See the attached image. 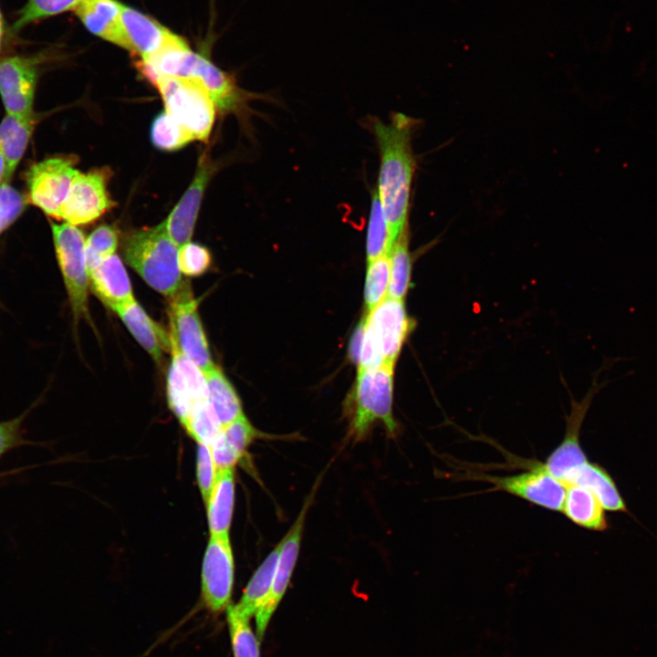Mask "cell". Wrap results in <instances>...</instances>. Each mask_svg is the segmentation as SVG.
<instances>
[{"instance_id": "obj_1", "label": "cell", "mask_w": 657, "mask_h": 657, "mask_svg": "<svg viewBox=\"0 0 657 657\" xmlns=\"http://www.w3.org/2000/svg\"><path fill=\"white\" fill-rule=\"evenodd\" d=\"M370 126L380 153L377 193L389 231V254L409 225V207L415 158L412 138L416 120L394 112L388 123L370 118Z\"/></svg>"}, {"instance_id": "obj_2", "label": "cell", "mask_w": 657, "mask_h": 657, "mask_svg": "<svg viewBox=\"0 0 657 657\" xmlns=\"http://www.w3.org/2000/svg\"><path fill=\"white\" fill-rule=\"evenodd\" d=\"M179 247L164 223L129 234L123 244L124 258L155 291L172 298L183 283L178 264Z\"/></svg>"}, {"instance_id": "obj_3", "label": "cell", "mask_w": 657, "mask_h": 657, "mask_svg": "<svg viewBox=\"0 0 657 657\" xmlns=\"http://www.w3.org/2000/svg\"><path fill=\"white\" fill-rule=\"evenodd\" d=\"M393 365L384 363L374 370H358L357 379L345 402L348 434L357 443L367 437L381 422L390 436L398 432L393 412Z\"/></svg>"}, {"instance_id": "obj_4", "label": "cell", "mask_w": 657, "mask_h": 657, "mask_svg": "<svg viewBox=\"0 0 657 657\" xmlns=\"http://www.w3.org/2000/svg\"><path fill=\"white\" fill-rule=\"evenodd\" d=\"M159 89L166 112L194 138L207 141L215 119V105L197 82L182 78L161 77Z\"/></svg>"}, {"instance_id": "obj_5", "label": "cell", "mask_w": 657, "mask_h": 657, "mask_svg": "<svg viewBox=\"0 0 657 657\" xmlns=\"http://www.w3.org/2000/svg\"><path fill=\"white\" fill-rule=\"evenodd\" d=\"M53 243L74 323L89 318L88 287L89 276L86 259L85 237L76 225L51 223Z\"/></svg>"}, {"instance_id": "obj_6", "label": "cell", "mask_w": 657, "mask_h": 657, "mask_svg": "<svg viewBox=\"0 0 657 657\" xmlns=\"http://www.w3.org/2000/svg\"><path fill=\"white\" fill-rule=\"evenodd\" d=\"M176 78L199 83L209 94L215 107L223 113L243 114L251 99H264L240 89L230 74L223 71L203 56L187 49L180 61Z\"/></svg>"}, {"instance_id": "obj_7", "label": "cell", "mask_w": 657, "mask_h": 657, "mask_svg": "<svg viewBox=\"0 0 657 657\" xmlns=\"http://www.w3.org/2000/svg\"><path fill=\"white\" fill-rule=\"evenodd\" d=\"M110 176L109 168H96L86 173L77 170L59 220L77 226L90 224L110 210L115 205L108 192Z\"/></svg>"}, {"instance_id": "obj_8", "label": "cell", "mask_w": 657, "mask_h": 657, "mask_svg": "<svg viewBox=\"0 0 657 657\" xmlns=\"http://www.w3.org/2000/svg\"><path fill=\"white\" fill-rule=\"evenodd\" d=\"M72 157H53L30 166L26 173L28 201L48 216L59 220L77 172Z\"/></svg>"}, {"instance_id": "obj_9", "label": "cell", "mask_w": 657, "mask_h": 657, "mask_svg": "<svg viewBox=\"0 0 657 657\" xmlns=\"http://www.w3.org/2000/svg\"><path fill=\"white\" fill-rule=\"evenodd\" d=\"M170 332L181 351L207 373L215 364L198 313V305L188 286L170 299Z\"/></svg>"}, {"instance_id": "obj_10", "label": "cell", "mask_w": 657, "mask_h": 657, "mask_svg": "<svg viewBox=\"0 0 657 657\" xmlns=\"http://www.w3.org/2000/svg\"><path fill=\"white\" fill-rule=\"evenodd\" d=\"M598 374L594 376L585 396L580 401H572L564 438L548 456L547 461L542 463L545 469L564 485L568 484L576 472L589 461L580 446L579 433L593 398L609 382L605 381L599 383Z\"/></svg>"}, {"instance_id": "obj_11", "label": "cell", "mask_w": 657, "mask_h": 657, "mask_svg": "<svg viewBox=\"0 0 657 657\" xmlns=\"http://www.w3.org/2000/svg\"><path fill=\"white\" fill-rule=\"evenodd\" d=\"M314 496V491L306 499L297 517L286 536L279 542L280 550L269 592L256 614V634L261 642L269 620L283 599L297 564L307 513Z\"/></svg>"}, {"instance_id": "obj_12", "label": "cell", "mask_w": 657, "mask_h": 657, "mask_svg": "<svg viewBox=\"0 0 657 657\" xmlns=\"http://www.w3.org/2000/svg\"><path fill=\"white\" fill-rule=\"evenodd\" d=\"M235 576L229 537L210 536L201 575L202 598L212 612H221L231 602Z\"/></svg>"}, {"instance_id": "obj_13", "label": "cell", "mask_w": 657, "mask_h": 657, "mask_svg": "<svg viewBox=\"0 0 657 657\" xmlns=\"http://www.w3.org/2000/svg\"><path fill=\"white\" fill-rule=\"evenodd\" d=\"M169 336L172 360L167 376V399L170 409L183 424L193 407L207 400L208 389L203 372L181 351L171 332Z\"/></svg>"}, {"instance_id": "obj_14", "label": "cell", "mask_w": 657, "mask_h": 657, "mask_svg": "<svg viewBox=\"0 0 657 657\" xmlns=\"http://www.w3.org/2000/svg\"><path fill=\"white\" fill-rule=\"evenodd\" d=\"M366 328L377 344L384 363L395 366L402 348L415 326L407 314L404 300L387 296L365 313Z\"/></svg>"}, {"instance_id": "obj_15", "label": "cell", "mask_w": 657, "mask_h": 657, "mask_svg": "<svg viewBox=\"0 0 657 657\" xmlns=\"http://www.w3.org/2000/svg\"><path fill=\"white\" fill-rule=\"evenodd\" d=\"M493 489L518 496L532 504L553 511H561L565 498V485L553 477L542 463L533 464L527 472L506 475H481Z\"/></svg>"}, {"instance_id": "obj_16", "label": "cell", "mask_w": 657, "mask_h": 657, "mask_svg": "<svg viewBox=\"0 0 657 657\" xmlns=\"http://www.w3.org/2000/svg\"><path fill=\"white\" fill-rule=\"evenodd\" d=\"M36 76V64L30 58L16 56L0 61V95L6 114L34 115Z\"/></svg>"}, {"instance_id": "obj_17", "label": "cell", "mask_w": 657, "mask_h": 657, "mask_svg": "<svg viewBox=\"0 0 657 657\" xmlns=\"http://www.w3.org/2000/svg\"><path fill=\"white\" fill-rule=\"evenodd\" d=\"M212 171V163L203 154L190 186L163 222L167 234L178 247L190 242Z\"/></svg>"}, {"instance_id": "obj_18", "label": "cell", "mask_w": 657, "mask_h": 657, "mask_svg": "<svg viewBox=\"0 0 657 657\" xmlns=\"http://www.w3.org/2000/svg\"><path fill=\"white\" fill-rule=\"evenodd\" d=\"M121 25L127 50L139 55L141 60L153 56L177 36L155 19L123 4Z\"/></svg>"}, {"instance_id": "obj_19", "label": "cell", "mask_w": 657, "mask_h": 657, "mask_svg": "<svg viewBox=\"0 0 657 657\" xmlns=\"http://www.w3.org/2000/svg\"><path fill=\"white\" fill-rule=\"evenodd\" d=\"M89 276L92 291L113 311L134 299L128 273L116 254L89 270Z\"/></svg>"}, {"instance_id": "obj_20", "label": "cell", "mask_w": 657, "mask_h": 657, "mask_svg": "<svg viewBox=\"0 0 657 657\" xmlns=\"http://www.w3.org/2000/svg\"><path fill=\"white\" fill-rule=\"evenodd\" d=\"M121 6L117 0H83L74 12L91 34L127 49Z\"/></svg>"}, {"instance_id": "obj_21", "label": "cell", "mask_w": 657, "mask_h": 657, "mask_svg": "<svg viewBox=\"0 0 657 657\" xmlns=\"http://www.w3.org/2000/svg\"><path fill=\"white\" fill-rule=\"evenodd\" d=\"M139 344L157 362L170 350V336L153 321L134 299L114 310Z\"/></svg>"}, {"instance_id": "obj_22", "label": "cell", "mask_w": 657, "mask_h": 657, "mask_svg": "<svg viewBox=\"0 0 657 657\" xmlns=\"http://www.w3.org/2000/svg\"><path fill=\"white\" fill-rule=\"evenodd\" d=\"M262 435L245 413L224 426L210 445L217 470L235 468L250 444Z\"/></svg>"}, {"instance_id": "obj_23", "label": "cell", "mask_w": 657, "mask_h": 657, "mask_svg": "<svg viewBox=\"0 0 657 657\" xmlns=\"http://www.w3.org/2000/svg\"><path fill=\"white\" fill-rule=\"evenodd\" d=\"M235 469H219L206 501L210 536L229 537L235 506Z\"/></svg>"}, {"instance_id": "obj_24", "label": "cell", "mask_w": 657, "mask_h": 657, "mask_svg": "<svg viewBox=\"0 0 657 657\" xmlns=\"http://www.w3.org/2000/svg\"><path fill=\"white\" fill-rule=\"evenodd\" d=\"M562 507L564 515L574 524L593 531L608 528L605 508L598 497L588 488L578 485H566Z\"/></svg>"}, {"instance_id": "obj_25", "label": "cell", "mask_w": 657, "mask_h": 657, "mask_svg": "<svg viewBox=\"0 0 657 657\" xmlns=\"http://www.w3.org/2000/svg\"><path fill=\"white\" fill-rule=\"evenodd\" d=\"M35 126L34 115L18 117L6 114L0 123V151L5 162L3 182L13 175L23 157Z\"/></svg>"}, {"instance_id": "obj_26", "label": "cell", "mask_w": 657, "mask_h": 657, "mask_svg": "<svg viewBox=\"0 0 657 657\" xmlns=\"http://www.w3.org/2000/svg\"><path fill=\"white\" fill-rule=\"evenodd\" d=\"M589 489L605 510L627 512V506L610 474L598 464L588 461L573 475L568 484Z\"/></svg>"}, {"instance_id": "obj_27", "label": "cell", "mask_w": 657, "mask_h": 657, "mask_svg": "<svg viewBox=\"0 0 657 657\" xmlns=\"http://www.w3.org/2000/svg\"><path fill=\"white\" fill-rule=\"evenodd\" d=\"M208 402L224 427L244 413L241 400L234 386L218 366L204 374Z\"/></svg>"}, {"instance_id": "obj_28", "label": "cell", "mask_w": 657, "mask_h": 657, "mask_svg": "<svg viewBox=\"0 0 657 657\" xmlns=\"http://www.w3.org/2000/svg\"><path fill=\"white\" fill-rule=\"evenodd\" d=\"M280 550V543L266 556L250 579L244 593L235 608L243 615H256L266 600L271 586Z\"/></svg>"}, {"instance_id": "obj_29", "label": "cell", "mask_w": 657, "mask_h": 657, "mask_svg": "<svg viewBox=\"0 0 657 657\" xmlns=\"http://www.w3.org/2000/svg\"><path fill=\"white\" fill-rule=\"evenodd\" d=\"M412 258L409 250V225L402 231L390 253L388 296L404 300L411 284Z\"/></svg>"}, {"instance_id": "obj_30", "label": "cell", "mask_w": 657, "mask_h": 657, "mask_svg": "<svg viewBox=\"0 0 657 657\" xmlns=\"http://www.w3.org/2000/svg\"><path fill=\"white\" fill-rule=\"evenodd\" d=\"M227 610V624L234 657H260L259 640L252 631L249 618L234 605Z\"/></svg>"}, {"instance_id": "obj_31", "label": "cell", "mask_w": 657, "mask_h": 657, "mask_svg": "<svg viewBox=\"0 0 657 657\" xmlns=\"http://www.w3.org/2000/svg\"><path fill=\"white\" fill-rule=\"evenodd\" d=\"M150 136L153 146L165 151L180 150L194 140L193 136L166 111L154 118Z\"/></svg>"}, {"instance_id": "obj_32", "label": "cell", "mask_w": 657, "mask_h": 657, "mask_svg": "<svg viewBox=\"0 0 657 657\" xmlns=\"http://www.w3.org/2000/svg\"><path fill=\"white\" fill-rule=\"evenodd\" d=\"M385 254H389L388 224L377 191L374 189L370 198L366 235L367 263Z\"/></svg>"}, {"instance_id": "obj_33", "label": "cell", "mask_w": 657, "mask_h": 657, "mask_svg": "<svg viewBox=\"0 0 657 657\" xmlns=\"http://www.w3.org/2000/svg\"><path fill=\"white\" fill-rule=\"evenodd\" d=\"M182 426L197 444L207 445H212L223 428L208 400L193 407Z\"/></svg>"}, {"instance_id": "obj_34", "label": "cell", "mask_w": 657, "mask_h": 657, "mask_svg": "<svg viewBox=\"0 0 657 657\" xmlns=\"http://www.w3.org/2000/svg\"><path fill=\"white\" fill-rule=\"evenodd\" d=\"M390 283V255L385 254L368 263L364 302L366 313L370 312L387 296Z\"/></svg>"}, {"instance_id": "obj_35", "label": "cell", "mask_w": 657, "mask_h": 657, "mask_svg": "<svg viewBox=\"0 0 657 657\" xmlns=\"http://www.w3.org/2000/svg\"><path fill=\"white\" fill-rule=\"evenodd\" d=\"M83 0H28L20 10L13 25V31H18L28 24L74 10Z\"/></svg>"}, {"instance_id": "obj_36", "label": "cell", "mask_w": 657, "mask_h": 657, "mask_svg": "<svg viewBox=\"0 0 657 657\" xmlns=\"http://www.w3.org/2000/svg\"><path fill=\"white\" fill-rule=\"evenodd\" d=\"M117 246L118 231L114 226L102 224L93 230L85 242L88 270L115 254Z\"/></svg>"}, {"instance_id": "obj_37", "label": "cell", "mask_w": 657, "mask_h": 657, "mask_svg": "<svg viewBox=\"0 0 657 657\" xmlns=\"http://www.w3.org/2000/svg\"><path fill=\"white\" fill-rule=\"evenodd\" d=\"M211 263L212 257L209 250L199 244L188 242L179 247V268L181 273L186 276H202L208 270Z\"/></svg>"}, {"instance_id": "obj_38", "label": "cell", "mask_w": 657, "mask_h": 657, "mask_svg": "<svg viewBox=\"0 0 657 657\" xmlns=\"http://www.w3.org/2000/svg\"><path fill=\"white\" fill-rule=\"evenodd\" d=\"M26 200L7 182L0 183V234L23 213Z\"/></svg>"}, {"instance_id": "obj_39", "label": "cell", "mask_w": 657, "mask_h": 657, "mask_svg": "<svg viewBox=\"0 0 657 657\" xmlns=\"http://www.w3.org/2000/svg\"><path fill=\"white\" fill-rule=\"evenodd\" d=\"M217 468L212 454L211 447L207 444H198L196 457V477L204 503L208 500L213 489Z\"/></svg>"}, {"instance_id": "obj_40", "label": "cell", "mask_w": 657, "mask_h": 657, "mask_svg": "<svg viewBox=\"0 0 657 657\" xmlns=\"http://www.w3.org/2000/svg\"><path fill=\"white\" fill-rule=\"evenodd\" d=\"M26 413L0 422V458L8 451L27 443L23 435V422Z\"/></svg>"}, {"instance_id": "obj_41", "label": "cell", "mask_w": 657, "mask_h": 657, "mask_svg": "<svg viewBox=\"0 0 657 657\" xmlns=\"http://www.w3.org/2000/svg\"><path fill=\"white\" fill-rule=\"evenodd\" d=\"M366 326V316L364 315L352 334L349 344V357L352 361L358 364L360 350Z\"/></svg>"}, {"instance_id": "obj_42", "label": "cell", "mask_w": 657, "mask_h": 657, "mask_svg": "<svg viewBox=\"0 0 657 657\" xmlns=\"http://www.w3.org/2000/svg\"><path fill=\"white\" fill-rule=\"evenodd\" d=\"M3 34H4L3 16L1 14V10H0V48H1V45H2Z\"/></svg>"}, {"instance_id": "obj_43", "label": "cell", "mask_w": 657, "mask_h": 657, "mask_svg": "<svg viewBox=\"0 0 657 657\" xmlns=\"http://www.w3.org/2000/svg\"></svg>"}]
</instances>
